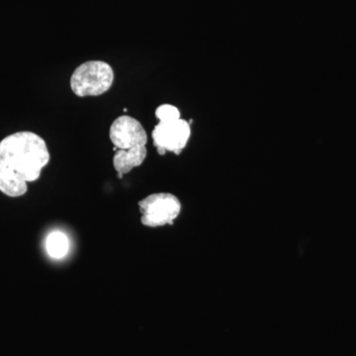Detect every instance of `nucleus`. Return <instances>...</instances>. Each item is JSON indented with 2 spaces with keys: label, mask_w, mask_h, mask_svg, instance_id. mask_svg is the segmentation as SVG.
Returning a JSON list of instances; mask_svg holds the SVG:
<instances>
[{
  "label": "nucleus",
  "mask_w": 356,
  "mask_h": 356,
  "mask_svg": "<svg viewBox=\"0 0 356 356\" xmlns=\"http://www.w3.org/2000/svg\"><path fill=\"white\" fill-rule=\"evenodd\" d=\"M113 81V69L108 63L88 60L72 72L70 88L79 97L99 96L111 88Z\"/></svg>",
  "instance_id": "obj_2"
},
{
  "label": "nucleus",
  "mask_w": 356,
  "mask_h": 356,
  "mask_svg": "<svg viewBox=\"0 0 356 356\" xmlns=\"http://www.w3.org/2000/svg\"><path fill=\"white\" fill-rule=\"evenodd\" d=\"M140 222L149 228L172 225L181 212V203L172 193L161 192L147 196L139 202Z\"/></svg>",
  "instance_id": "obj_3"
},
{
  "label": "nucleus",
  "mask_w": 356,
  "mask_h": 356,
  "mask_svg": "<svg viewBox=\"0 0 356 356\" xmlns=\"http://www.w3.org/2000/svg\"><path fill=\"white\" fill-rule=\"evenodd\" d=\"M51 156L43 138L23 131L0 142V192L8 197H21L28 184L36 181L48 165Z\"/></svg>",
  "instance_id": "obj_1"
},
{
  "label": "nucleus",
  "mask_w": 356,
  "mask_h": 356,
  "mask_svg": "<svg viewBox=\"0 0 356 356\" xmlns=\"http://www.w3.org/2000/svg\"><path fill=\"white\" fill-rule=\"evenodd\" d=\"M191 135V124L180 118L175 121L159 122L154 129L152 138L156 152L163 156L168 152L181 154Z\"/></svg>",
  "instance_id": "obj_4"
},
{
  "label": "nucleus",
  "mask_w": 356,
  "mask_h": 356,
  "mask_svg": "<svg viewBox=\"0 0 356 356\" xmlns=\"http://www.w3.org/2000/svg\"><path fill=\"white\" fill-rule=\"evenodd\" d=\"M109 138L114 149L120 151H142L147 149V135L137 119L133 117L124 116L115 119L110 126Z\"/></svg>",
  "instance_id": "obj_5"
},
{
  "label": "nucleus",
  "mask_w": 356,
  "mask_h": 356,
  "mask_svg": "<svg viewBox=\"0 0 356 356\" xmlns=\"http://www.w3.org/2000/svg\"><path fill=\"white\" fill-rule=\"evenodd\" d=\"M46 250L49 257L54 259H64L69 254L70 241L67 236L62 232H51L47 236Z\"/></svg>",
  "instance_id": "obj_7"
},
{
  "label": "nucleus",
  "mask_w": 356,
  "mask_h": 356,
  "mask_svg": "<svg viewBox=\"0 0 356 356\" xmlns=\"http://www.w3.org/2000/svg\"><path fill=\"white\" fill-rule=\"evenodd\" d=\"M159 122L175 121L180 119V112L177 107L170 104H163L156 110Z\"/></svg>",
  "instance_id": "obj_8"
},
{
  "label": "nucleus",
  "mask_w": 356,
  "mask_h": 356,
  "mask_svg": "<svg viewBox=\"0 0 356 356\" xmlns=\"http://www.w3.org/2000/svg\"><path fill=\"white\" fill-rule=\"evenodd\" d=\"M147 149L142 151H115L113 166L117 172V177L122 178L134 168H139L147 158Z\"/></svg>",
  "instance_id": "obj_6"
}]
</instances>
